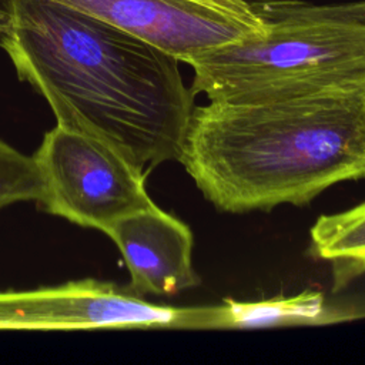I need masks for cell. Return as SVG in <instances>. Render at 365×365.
I'll return each mask as SVG.
<instances>
[{"label": "cell", "mask_w": 365, "mask_h": 365, "mask_svg": "<svg viewBox=\"0 0 365 365\" xmlns=\"http://www.w3.org/2000/svg\"><path fill=\"white\" fill-rule=\"evenodd\" d=\"M0 46L57 124L118 151L147 177L178 161L195 94L178 60L53 0H6Z\"/></svg>", "instance_id": "1"}, {"label": "cell", "mask_w": 365, "mask_h": 365, "mask_svg": "<svg viewBox=\"0 0 365 365\" xmlns=\"http://www.w3.org/2000/svg\"><path fill=\"white\" fill-rule=\"evenodd\" d=\"M178 161L220 211L307 205L365 177V87L194 107Z\"/></svg>", "instance_id": "2"}, {"label": "cell", "mask_w": 365, "mask_h": 365, "mask_svg": "<svg viewBox=\"0 0 365 365\" xmlns=\"http://www.w3.org/2000/svg\"><path fill=\"white\" fill-rule=\"evenodd\" d=\"M191 57V91L212 103H258L365 87V26L299 14Z\"/></svg>", "instance_id": "3"}, {"label": "cell", "mask_w": 365, "mask_h": 365, "mask_svg": "<svg viewBox=\"0 0 365 365\" xmlns=\"http://www.w3.org/2000/svg\"><path fill=\"white\" fill-rule=\"evenodd\" d=\"M44 180L37 205L106 232L117 220L153 205L145 175L98 138L57 124L33 155Z\"/></svg>", "instance_id": "4"}, {"label": "cell", "mask_w": 365, "mask_h": 365, "mask_svg": "<svg viewBox=\"0 0 365 365\" xmlns=\"http://www.w3.org/2000/svg\"><path fill=\"white\" fill-rule=\"evenodd\" d=\"M201 307L158 305L97 279L0 292V329H198Z\"/></svg>", "instance_id": "5"}, {"label": "cell", "mask_w": 365, "mask_h": 365, "mask_svg": "<svg viewBox=\"0 0 365 365\" xmlns=\"http://www.w3.org/2000/svg\"><path fill=\"white\" fill-rule=\"evenodd\" d=\"M110 23L178 61L267 30L248 0H53Z\"/></svg>", "instance_id": "6"}, {"label": "cell", "mask_w": 365, "mask_h": 365, "mask_svg": "<svg viewBox=\"0 0 365 365\" xmlns=\"http://www.w3.org/2000/svg\"><path fill=\"white\" fill-rule=\"evenodd\" d=\"M106 234L130 271V292L174 295L200 284L192 268L191 230L155 204L117 220Z\"/></svg>", "instance_id": "7"}, {"label": "cell", "mask_w": 365, "mask_h": 365, "mask_svg": "<svg viewBox=\"0 0 365 365\" xmlns=\"http://www.w3.org/2000/svg\"><path fill=\"white\" fill-rule=\"evenodd\" d=\"M349 318L327 307L324 295L304 291L294 297H274L259 301H235L205 307L204 329H259L287 325H318Z\"/></svg>", "instance_id": "8"}, {"label": "cell", "mask_w": 365, "mask_h": 365, "mask_svg": "<svg viewBox=\"0 0 365 365\" xmlns=\"http://www.w3.org/2000/svg\"><path fill=\"white\" fill-rule=\"evenodd\" d=\"M309 237V252L331 267L334 291L365 274V202L321 215Z\"/></svg>", "instance_id": "9"}, {"label": "cell", "mask_w": 365, "mask_h": 365, "mask_svg": "<svg viewBox=\"0 0 365 365\" xmlns=\"http://www.w3.org/2000/svg\"><path fill=\"white\" fill-rule=\"evenodd\" d=\"M44 180L34 160L0 140V208L19 201H40Z\"/></svg>", "instance_id": "10"}, {"label": "cell", "mask_w": 365, "mask_h": 365, "mask_svg": "<svg viewBox=\"0 0 365 365\" xmlns=\"http://www.w3.org/2000/svg\"><path fill=\"white\" fill-rule=\"evenodd\" d=\"M251 3L262 17L271 14H299L349 20L365 26V0L338 4H312L302 0H251Z\"/></svg>", "instance_id": "11"}]
</instances>
